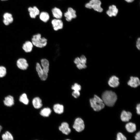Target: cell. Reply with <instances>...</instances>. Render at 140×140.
<instances>
[{
  "instance_id": "1",
  "label": "cell",
  "mask_w": 140,
  "mask_h": 140,
  "mask_svg": "<svg viewBox=\"0 0 140 140\" xmlns=\"http://www.w3.org/2000/svg\"><path fill=\"white\" fill-rule=\"evenodd\" d=\"M117 99L116 94L111 91L107 90L103 93L102 100L104 104L109 107L113 106Z\"/></svg>"
},
{
  "instance_id": "2",
  "label": "cell",
  "mask_w": 140,
  "mask_h": 140,
  "mask_svg": "<svg viewBox=\"0 0 140 140\" xmlns=\"http://www.w3.org/2000/svg\"><path fill=\"white\" fill-rule=\"evenodd\" d=\"M31 41L34 46L39 48L45 47L48 43L47 39L44 37H42L41 34L39 33L35 34L32 36Z\"/></svg>"
},
{
  "instance_id": "3",
  "label": "cell",
  "mask_w": 140,
  "mask_h": 140,
  "mask_svg": "<svg viewBox=\"0 0 140 140\" xmlns=\"http://www.w3.org/2000/svg\"><path fill=\"white\" fill-rule=\"evenodd\" d=\"M91 107L95 111H99L103 108L105 106L102 100L96 95L90 100Z\"/></svg>"
},
{
  "instance_id": "4",
  "label": "cell",
  "mask_w": 140,
  "mask_h": 140,
  "mask_svg": "<svg viewBox=\"0 0 140 140\" xmlns=\"http://www.w3.org/2000/svg\"><path fill=\"white\" fill-rule=\"evenodd\" d=\"M73 62L76 68L79 70L84 69L87 67V59L84 55L75 58Z\"/></svg>"
},
{
  "instance_id": "5",
  "label": "cell",
  "mask_w": 140,
  "mask_h": 140,
  "mask_svg": "<svg viewBox=\"0 0 140 140\" xmlns=\"http://www.w3.org/2000/svg\"><path fill=\"white\" fill-rule=\"evenodd\" d=\"M101 2L100 0H90L85 5V7L89 9H93L94 10L99 12L103 10L101 7Z\"/></svg>"
},
{
  "instance_id": "6",
  "label": "cell",
  "mask_w": 140,
  "mask_h": 140,
  "mask_svg": "<svg viewBox=\"0 0 140 140\" xmlns=\"http://www.w3.org/2000/svg\"><path fill=\"white\" fill-rule=\"evenodd\" d=\"M66 20L68 22L72 21L73 19H75L77 17L76 11L71 7H69L67 11L64 14Z\"/></svg>"
},
{
  "instance_id": "7",
  "label": "cell",
  "mask_w": 140,
  "mask_h": 140,
  "mask_svg": "<svg viewBox=\"0 0 140 140\" xmlns=\"http://www.w3.org/2000/svg\"><path fill=\"white\" fill-rule=\"evenodd\" d=\"M36 69L39 78L41 80L45 81L47 79L48 74L44 72L39 62H37L36 63Z\"/></svg>"
},
{
  "instance_id": "8",
  "label": "cell",
  "mask_w": 140,
  "mask_h": 140,
  "mask_svg": "<svg viewBox=\"0 0 140 140\" xmlns=\"http://www.w3.org/2000/svg\"><path fill=\"white\" fill-rule=\"evenodd\" d=\"M73 128L78 132L83 130L85 128L83 120L80 118H77L75 120Z\"/></svg>"
},
{
  "instance_id": "9",
  "label": "cell",
  "mask_w": 140,
  "mask_h": 140,
  "mask_svg": "<svg viewBox=\"0 0 140 140\" xmlns=\"http://www.w3.org/2000/svg\"><path fill=\"white\" fill-rule=\"evenodd\" d=\"M51 24L53 30L55 31L62 29L64 27L63 23L61 19L54 18L51 20Z\"/></svg>"
},
{
  "instance_id": "10",
  "label": "cell",
  "mask_w": 140,
  "mask_h": 140,
  "mask_svg": "<svg viewBox=\"0 0 140 140\" xmlns=\"http://www.w3.org/2000/svg\"><path fill=\"white\" fill-rule=\"evenodd\" d=\"M16 65L19 69L23 70L27 69L29 66L26 60L23 58L18 59L16 62Z\"/></svg>"
},
{
  "instance_id": "11",
  "label": "cell",
  "mask_w": 140,
  "mask_h": 140,
  "mask_svg": "<svg viewBox=\"0 0 140 140\" xmlns=\"http://www.w3.org/2000/svg\"><path fill=\"white\" fill-rule=\"evenodd\" d=\"M40 64L44 72L48 74L50 66V63L49 60L46 58H42L40 60Z\"/></svg>"
},
{
  "instance_id": "12",
  "label": "cell",
  "mask_w": 140,
  "mask_h": 140,
  "mask_svg": "<svg viewBox=\"0 0 140 140\" xmlns=\"http://www.w3.org/2000/svg\"><path fill=\"white\" fill-rule=\"evenodd\" d=\"M118 12V9L115 5H114L109 6L108 10L106 12L107 15L110 17L116 16Z\"/></svg>"
},
{
  "instance_id": "13",
  "label": "cell",
  "mask_w": 140,
  "mask_h": 140,
  "mask_svg": "<svg viewBox=\"0 0 140 140\" xmlns=\"http://www.w3.org/2000/svg\"><path fill=\"white\" fill-rule=\"evenodd\" d=\"M128 84L129 85L132 87L136 88L140 85V81L139 79L137 77L131 76Z\"/></svg>"
},
{
  "instance_id": "14",
  "label": "cell",
  "mask_w": 140,
  "mask_h": 140,
  "mask_svg": "<svg viewBox=\"0 0 140 140\" xmlns=\"http://www.w3.org/2000/svg\"><path fill=\"white\" fill-rule=\"evenodd\" d=\"M33 46L31 41L28 40L23 44L22 48L26 53H30L32 51Z\"/></svg>"
},
{
  "instance_id": "15",
  "label": "cell",
  "mask_w": 140,
  "mask_h": 140,
  "mask_svg": "<svg viewBox=\"0 0 140 140\" xmlns=\"http://www.w3.org/2000/svg\"><path fill=\"white\" fill-rule=\"evenodd\" d=\"M119 78L115 76H111L109 79L108 83L111 87L115 88L118 86L119 84Z\"/></svg>"
},
{
  "instance_id": "16",
  "label": "cell",
  "mask_w": 140,
  "mask_h": 140,
  "mask_svg": "<svg viewBox=\"0 0 140 140\" xmlns=\"http://www.w3.org/2000/svg\"><path fill=\"white\" fill-rule=\"evenodd\" d=\"M51 11L52 15L54 18L61 19L62 17V12L59 8L55 7L52 8Z\"/></svg>"
},
{
  "instance_id": "17",
  "label": "cell",
  "mask_w": 140,
  "mask_h": 140,
  "mask_svg": "<svg viewBox=\"0 0 140 140\" xmlns=\"http://www.w3.org/2000/svg\"><path fill=\"white\" fill-rule=\"evenodd\" d=\"M28 10L29 12L30 16L32 18H35L40 13L39 10L36 6H34L33 7H29Z\"/></svg>"
},
{
  "instance_id": "18",
  "label": "cell",
  "mask_w": 140,
  "mask_h": 140,
  "mask_svg": "<svg viewBox=\"0 0 140 140\" xmlns=\"http://www.w3.org/2000/svg\"><path fill=\"white\" fill-rule=\"evenodd\" d=\"M4 105L8 107H11L14 104V99L13 97L11 95H9L4 98L3 101Z\"/></svg>"
},
{
  "instance_id": "19",
  "label": "cell",
  "mask_w": 140,
  "mask_h": 140,
  "mask_svg": "<svg viewBox=\"0 0 140 140\" xmlns=\"http://www.w3.org/2000/svg\"><path fill=\"white\" fill-rule=\"evenodd\" d=\"M59 129L63 134L67 135L69 134L71 131L68 124L66 122L62 123L59 127Z\"/></svg>"
},
{
  "instance_id": "20",
  "label": "cell",
  "mask_w": 140,
  "mask_h": 140,
  "mask_svg": "<svg viewBox=\"0 0 140 140\" xmlns=\"http://www.w3.org/2000/svg\"><path fill=\"white\" fill-rule=\"evenodd\" d=\"M3 22L6 25H8L12 23L13 21L12 15L8 13H6L3 15Z\"/></svg>"
},
{
  "instance_id": "21",
  "label": "cell",
  "mask_w": 140,
  "mask_h": 140,
  "mask_svg": "<svg viewBox=\"0 0 140 140\" xmlns=\"http://www.w3.org/2000/svg\"><path fill=\"white\" fill-rule=\"evenodd\" d=\"M132 116V114L130 112L123 110L121 114V118L123 122H128L131 119Z\"/></svg>"
},
{
  "instance_id": "22",
  "label": "cell",
  "mask_w": 140,
  "mask_h": 140,
  "mask_svg": "<svg viewBox=\"0 0 140 140\" xmlns=\"http://www.w3.org/2000/svg\"><path fill=\"white\" fill-rule=\"evenodd\" d=\"M33 106L36 109H38L41 108L42 106V101L39 97L34 98L32 101Z\"/></svg>"
},
{
  "instance_id": "23",
  "label": "cell",
  "mask_w": 140,
  "mask_h": 140,
  "mask_svg": "<svg viewBox=\"0 0 140 140\" xmlns=\"http://www.w3.org/2000/svg\"><path fill=\"white\" fill-rule=\"evenodd\" d=\"M40 19L44 23L47 22L49 20L50 16L49 13L45 11L41 12L39 14Z\"/></svg>"
},
{
  "instance_id": "24",
  "label": "cell",
  "mask_w": 140,
  "mask_h": 140,
  "mask_svg": "<svg viewBox=\"0 0 140 140\" xmlns=\"http://www.w3.org/2000/svg\"><path fill=\"white\" fill-rule=\"evenodd\" d=\"M54 111L56 113L61 114L63 113L64 111V107L63 105L56 104L54 105L53 107Z\"/></svg>"
},
{
  "instance_id": "25",
  "label": "cell",
  "mask_w": 140,
  "mask_h": 140,
  "mask_svg": "<svg viewBox=\"0 0 140 140\" xmlns=\"http://www.w3.org/2000/svg\"><path fill=\"white\" fill-rule=\"evenodd\" d=\"M125 128L127 131L129 132H132L136 129V124L132 122L127 123L125 125Z\"/></svg>"
},
{
  "instance_id": "26",
  "label": "cell",
  "mask_w": 140,
  "mask_h": 140,
  "mask_svg": "<svg viewBox=\"0 0 140 140\" xmlns=\"http://www.w3.org/2000/svg\"><path fill=\"white\" fill-rule=\"evenodd\" d=\"M19 100L20 102L26 105H27L29 102L27 95L25 93H23L20 95Z\"/></svg>"
},
{
  "instance_id": "27",
  "label": "cell",
  "mask_w": 140,
  "mask_h": 140,
  "mask_svg": "<svg viewBox=\"0 0 140 140\" xmlns=\"http://www.w3.org/2000/svg\"><path fill=\"white\" fill-rule=\"evenodd\" d=\"M51 110L49 108H45L42 109L40 111V115L44 117L49 116L51 113Z\"/></svg>"
},
{
  "instance_id": "28",
  "label": "cell",
  "mask_w": 140,
  "mask_h": 140,
  "mask_svg": "<svg viewBox=\"0 0 140 140\" xmlns=\"http://www.w3.org/2000/svg\"><path fill=\"white\" fill-rule=\"evenodd\" d=\"M2 137L3 140H13V137L10 132L8 131L3 134Z\"/></svg>"
},
{
  "instance_id": "29",
  "label": "cell",
  "mask_w": 140,
  "mask_h": 140,
  "mask_svg": "<svg viewBox=\"0 0 140 140\" xmlns=\"http://www.w3.org/2000/svg\"><path fill=\"white\" fill-rule=\"evenodd\" d=\"M6 73V69L5 67L2 66H0V78L5 76Z\"/></svg>"
},
{
  "instance_id": "30",
  "label": "cell",
  "mask_w": 140,
  "mask_h": 140,
  "mask_svg": "<svg viewBox=\"0 0 140 140\" xmlns=\"http://www.w3.org/2000/svg\"><path fill=\"white\" fill-rule=\"evenodd\" d=\"M71 88L74 91H79L81 89V87L80 85L75 83L72 86Z\"/></svg>"
},
{
  "instance_id": "31",
  "label": "cell",
  "mask_w": 140,
  "mask_h": 140,
  "mask_svg": "<svg viewBox=\"0 0 140 140\" xmlns=\"http://www.w3.org/2000/svg\"><path fill=\"white\" fill-rule=\"evenodd\" d=\"M117 140H127L126 137L121 133L118 132L117 135Z\"/></svg>"
},
{
  "instance_id": "32",
  "label": "cell",
  "mask_w": 140,
  "mask_h": 140,
  "mask_svg": "<svg viewBox=\"0 0 140 140\" xmlns=\"http://www.w3.org/2000/svg\"><path fill=\"white\" fill-rule=\"evenodd\" d=\"M72 96L75 98H77L79 97L80 94L79 91H73L72 93Z\"/></svg>"
},
{
  "instance_id": "33",
  "label": "cell",
  "mask_w": 140,
  "mask_h": 140,
  "mask_svg": "<svg viewBox=\"0 0 140 140\" xmlns=\"http://www.w3.org/2000/svg\"><path fill=\"white\" fill-rule=\"evenodd\" d=\"M136 46L138 50L140 49V38L138 37L137 38L136 42Z\"/></svg>"
},
{
  "instance_id": "34",
  "label": "cell",
  "mask_w": 140,
  "mask_h": 140,
  "mask_svg": "<svg viewBox=\"0 0 140 140\" xmlns=\"http://www.w3.org/2000/svg\"><path fill=\"white\" fill-rule=\"evenodd\" d=\"M135 140H140V132L139 131L137 132L135 136Z\"/></svg>"
},
{
  "instance_id": "35",
  "label": "cell",
  "mask_w": 140,
  "mask_h": 140,
  "mask_svg": "<svg viewBox=\"0 0 140 140\" xmlns=\"http://www.w3.org/2000/svg\"><path fill=\"white\" fill-rule=\"evenodd\" d=\"M140 104H137V107H136V109L137 110V113L138 114H140Z\"/></svg>"
},
{
  "instance_id": "36",
  "label": "cell",
  "mask_w": 140,
  "mask_h": 140,
  "mask_svg": "<svg viewBox=\"0 0 140 140\" xmlns=\"http://www.w3.org/2000/svg\"><path fill=\"white\" fill-rule=\"evenodd\" d=\"M126 2L128 3H130L133 2L134 0H124Z\"/></svg>"
},
{
  "instance_id": "37",
  "label": "cell",
  "mask_w": 140,
  "mask_h": 140,
  "mask_svg": "<svg viewBox=\"0 0 140 140\" xmlns=\"http://www.w3.org/2000/svg\"><path fill=\"white\" fill-rule=\"evenodd\" d=\"M2 129V127L1 125H0V132Z\"/></svg>"
},
{
  "instance_id": "38",
  "label": "cell",
  "mask_w": 140,
  "mask_h": 140,
  "mask_svg": "<svg viewBox=\"0 0 140 140\" xmlns=\"http://www.w3.org/2000/svg\"><path fill=\"white\" fill-rule=\"evenodd\" d=\"M1 0L2 1H4L7 0Z\"/></svg>"
},
{
  "instance_id": "39",
  "label": "cell",
  "mask_w": 140,
  "mask_h": 140,
  "mask_svg": "<svg viewBox=\"0 0 140 140\" xmlns=\"http://www.w3.org/2000/svg\"><path fill=\"white\" fill-rule=\"evenodd\" d=\"M66 140H70V139H66Z\"/></svg>"
}]
</instances>
